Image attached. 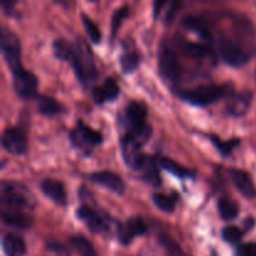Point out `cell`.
Segmentation results:
<instances>
[{
    "label": "cell",
    "instance_id": "15",
    "mask_svg": "<svg viewBox=\"0 0 256 256\" xmlns=\"http://www.w3.org/2000/svg\"><path fill=\"white\" fill-rule=\"evenodd\" d=\"M89 178L92 182L100 185V186L106 188V189L115 192V194L120 195L122 194L125 190L124 182H122V178H120L119 175L115 174V172L104 170V172H92V174L89 175Z\"/></svg>",
    "mask_w": 256,
    "mask_h": 256
},
{
    "label": "cell",
    "instance_id": "36",
    "mask_svg": "<svg viewBox=\"0 0 256 256\" xmlns=\"http://www.w3.org/2000/svg\"><path fill=\"white\" fill-rule=\"evenodd\" d=\"M236 256H256V242H246L238 248Z\"/></svg>",
    "mask_w": 256,
    "mask_h": 256
},
{
    "label": "cell",
    "instance_id": "26",
    "mask_svg": "<svg viewBox=\"0 0 256 256\" xmlns=\"http://www.w3.org/2000/svg\"><path fill=\"white\" fill-rule=\"evenodd\" d=\"M182 49L185 54L190 55L196 59H204V58L212 56V48L206 44H198V42H185L182 45Z\"/></svg>",
    "mask_w": 256,
    "mask_h": 256
},
{
    "label": "cell",
    "instance_id": "32",
    "mask_svg": "<svg viewBox=\"0 0 256 256\" xmlns=\"http://www.w3.org/2000/svg\"><path fill=\"white\" fill-rule=\"evenodd\" d=\"M209 139L212 140V142L214 144V146L219 150L220 154H222L224 156H228V155L232 154V150L235 149V146H238L240 142L238 139L230 140V142H224V140L219 139V138L215 136V135H210Z\"/></svg>",
    "mask_w": 256,
    "mask_h": 256
},
{
    "label": "cell",
    "instance_id": "25",
    "mask_svg": "<svg viewBox=\"0 0 256 256\" xmlns=\"http://www.w3.org/2000/svg\"><path fill=\"white\" fill-rule=\"evenodd\" d=\"M70 244L79 256H99L92 242L82 235H74L70 238Z\"/></svg>",
    "mask_w": 256,
    "mask_h": 256
},
{
    "label": "cell",
    "instance_id": "28",
    "mask_svg": "<svg viewBox=\"0 0 256 256\" xmlns=\"http://www.w3.org/2000/svg\"><path fill=\"white\" fill-rule=\"evenodd\" d=\"M152 202H154L155 206L162 212H172L175 205H176V198H174L172 195L162 194V192H155L152 194Z\"/></svg>",
    "mask_w": 256,
    "mask_h": 256
},
{
    "label": "cell",
    "instance_id": "11",
    "mask_svg": "<svg viewBox=\"0 0 256 256\" xmlns=\"http://www.w3.org/2000/svg\"><path fill=\"white\" fill-rule=\"evenodd\" d=\"M14 89L18 96L25 100H32L38 96V78L32 72L22 70L19 74L12 76Z\"/></svg>",
    "mask_w": 256,
    "mask_h": 256
},
{
    "label": "cell",
    "instance_id": "17",
    "mask_svg": "<svg viewBox=\"0 0 256 256\" xmlns=\"http://www.w3.org/2000/svg\"><path fill=\"white\" fill-rule=\"evenodd\" d=\"M119 85L112 78H106L102 85L94 88L92 90V98L96 104H104L106 102H112L119 96Z\"/></svg>",
    "mask_w": 256,
    "mask_h": 256
},
{
    "label": "cell",
    "instance_id": "22",
    "mask_svg": "<svg viewBox=\"0 0 256 256\" xmlns=\"http://www.w3.org/2000/svg\"><path fill=\"white\" fill-rule=\"evenodd\" d=\"M158 162H159V166L162 169L166 170L168 172L172 174L174 176L179 178V179H190V178L194 176L192 170L178 164L176 162H174L172 159H169V158H160Z\"/></svg>",
    "mask_w": 256,
    "mask_h": 256
},
{
    "label": "cell",
    "instance_id": "27",
    "mask_svg": "<svg viewBox=\"0 0 256 256\" xmlns=\"http://www.w3.org/2000/svg\"><path fill=\"white\" fill-rule=\"evenodd\" d=\"M218 210H219L222 219L226 220V222L234 220L239 214V206H238L236 202L232 199H228V198H222L218 202Z\"/></svg>",
    "mask_w": 256,
    "mask_h": 256
},
{
    "label": "cell",
    "instance_id": "24",
    "mask_svg": "<svg viewBox=\"0 0 256 256\" xmlns=\"http://www.w3.org/2000/svg\"><path fill=\"white\" fill-rule=\"evenodd\" d=\"M182 25L185 28H188L192 32H196L202 40L205 42H209L212 40V32H210V29L208 28V25L205 24L204 20L199 19V18L195 16H185L184 20H182Z\"/></svg>",
    "mask_w": 256,
    "mask_h": 256
},
{
    "label": "cell",
    "instance_id": "30",
    "mask_svg": "<svg viewBox=\"0 0 256 256\" xmlns=\"http://www.w3.org/2000/svg\"><path fill=\"white\" fill-rule=\"evenodd\" d=\"M80 18H82V25H84L85 32H86L89 39L92 40L94 44H98V42H100V40H102V32H100L98 25L95 24L94 22H92V19H90V18L86 16L85 14L80 15Z\"/></svg>",
    "mask_w": 256,
    "mask_h": 256
},
{
    "label": "cell",
    "instance_id": "23",
    "mask_svg": "<svg viewBox=\"0 0 256 256\" xmlns=\"http://www.w3.org/2000/svg\"><path fill=\"white\" fill-rule=\"evenodd\" d=\"M35 102L39 112L46 116H54V115L62 112V106L56 102L55 99L50 96H45V95H38L35 98Z\"/></svg>",
    "mask_w": 256,
    "mask_h": 256
},
{
    "label": "cell",
    "instance_id": "39",
    "mask_svg": "<svg viewBox=\"0 0 256 256\" xmlns=\"http://www.w3.org/2000/svg\"><path fill=\"white\" fill-rule=\"evenodd\" d=\"M165 2H154V18L158 16L159 12H162V8L164 6Z\"/></svg>",
    "mask_w": 256,
    "mask_h": 256
},
{
    "label": "cell",
    "instance_id": "29",
    "mask_svg": "<svg viewBox=\"0 0 256 256\" xmlns=\"http://www.w3.org/2000/svg\"><path fill=\"white\" fill-rule=\"evenodd\" d=\"M139 62L140 59L136 52H125L119 59L120 66H122V72H126V74L134 72L139 65Z\"/></svg>",
    "mask_w": 256,
    "mask_h": 256
},
{
    "label": "cell",
    "instance_id": "8",
    "mask_svg": "<svg viewBox=\"0 0 256 256\" xmlns=\"http://www.w3.org/2000/svg\"><path fill=\"white\" fill-rule=\"evenodd\" d=\"M70 140L78 149H90L102 144V135L82 122H78L76 126L70 132Z\"/></svg>",
    "mask_w": 256,
    "mask_h": 256
},
{
    "label": "cell",
    "instance_id": "5",
    "mask_svg": "<svg viewBox=\"0 0 256 256\" xmlns=\"http://www.w3.org/2000/svg\"><path fill=\"white\" fill-rule=\"evenodd\" d=\"M0 49H2V58H4L12 76L25 70L22 64L20 40L18 39L14 32L5 28H2L0 32Z\"/></svg>",
    "mask_w": 256,
    "mask_h": 256
},
{
    "label": "cell",
    "instance_id": "19",
    "mask_svg": "<svg viewBox=\"0 0 256 256\" xmlns=\"http://www.w3.org/2000/svg\"><path fill=\"white\" fill-rule=\"evenodd\" d=\"M159 162L155 160L152 156L145 155L142 156V162H140L139 166H138L136 172H142V179L148 182L152 185H159L160 184V175H159Z\"/></svg>",
    "mask_w": 256,
    "mask_h": 256
},
{
    "label": "cell",
    "instance_id": "31",
    "mask_svg": "<svg viewBox=\"0 0 256 256\" xmlns=\"http://www.w3.org/2000/svg\"><path fill=\"white\" fill-rule=\"evenodd\" d=\"M128 15H129V8H128L126 5L118 8V9L115 10L114 14H112V22H110V25H112V39H114L118 30L120 29L122 22L126 19Z\"/></svg>",
    "mask_w": 256,
    "mask_h": 256
},
{
    "label": "cell",
    "instance_id": "18",
    "mask_svg": "<svg viewBox=\"0 0 256 256\" xmlns=\"http://www.w3.org/2000/svg\"><path fill=\"white\" fill-rule=\"evenodd\" d=\"M40 190L50 200L59 205L66 204V192L64 185L55 179H45L40 182Z\"/></svg>",
    "mask_w": 256,
    "mask_h": 256
},
{
    "label": "cell",
    "instance_id": "21",
    "mask_svg": "<svg viewBox=\"0 0 256 256\" xmlns=\"http://www.w3.org/2000/svg\"><path fill=\"white\" fill-rule=\"evenodd\" d=\"M2 219L5 224L16 229H28L32 225V218L29 212H2Z\"/></svg>",
    "mask_w": 256,
    "mask_h": 256
},
{
    "label": "cell",
    "instance_id": "4",
    "mask_svg": "<svg viewBox=\"0 0 256 256\" xmlns=\"http://www.w3.org/2000/svg\"><path fill=\"white\" fill-rule=\"evenodd\" d=\"M232 94L230 84H204L188 89L180 94L182 99L195 106H206Z\"/></svg>",
    "mask_w": 256,
    "mask_h": 256
},
{
    "label": "cell",
    "instance_id": "6",
    "mask_svg": "<svg viewBox=\"0 0 256 256\" xmlns=\"http://www.w3.org/2000/svg\"><path fill=\"white\" fill-rule=\"evenodd\" d=\"M216 45L220 58L230 66H244L249 60V52L226 35H220L216 40Z\"/></svg>",
    "mask_w": 256,
    "mask_h": 256
},
{
    "label": "cell",
    "instance_id": "33",
    "mask_svg": "<svg viewBox=\"0 0 256 256\" xmlns=\"http://www.w3.org/2000/svg\"><path fill=\"white\" fill-rule=\"evenodd\" d=\"M222 239L226 242L230 244H236L244 236V232H242L240 228L234 226V225H229V226H225L222 232Z\"/></svg>",
    "mask_w": 256,
    "mask_h": 256
},
{
    "label": "cell",
    "instance_id": "3",
    "mask_svg": "<svg viewBox=\"0 0 256 256\" xmlns=\"http://www.w3.org/2000/svg\"><path fill=\"white\" fill-rule=\"evenodd\" d=\"M146 106L142 102H132L128 104L124 114L126 134L144 145L152 136V126L146 122Z\"/></svg>",
    "mask_w": 256,
    "mask_h": 256
},
{
    "label": "cell",
    "instance_id": "37",
    "mask_svg": "<svg viewBox=\"0 0 256 256\" xmlns=\"http://www.w3.org/2000/svg\"><path fill=\"white\" fill-rule=\"evenodd\" d=\"M180 6H182V2H172V4H170V9L168 10V12H166V16H165V22H172V20L174 19L175 14H176L178 9H179Z\"/></svg>",
    "mask_w": 256,
    "mask_h": 256
},
{
    "label": "cell",
    "instance_id": "34",
    "mask_svg": "<svg viewBox=\"0 0 256 256\" xmlns=\"http://www.w3.org/2000/svg\"><path fill=\"white\" fill-rule=\"evenodd\" d=\"M159 242H162V246L170 252V255L172 256H180L182 255V250L179 249V246L176 245V242L166 234H160L159 235Z\"/></svg>",
    "mask_w": 256,
    "mask_h": 256
},
{
    "label": "cell",
    "instance_id": "1",
    "mask_svg": "<svg viewBox=\"0 0 256 256\" xmlns=\"http://www.w3.org/2000/svg\"><path fill=\"white\" fill-rule=\"evenodd\" d=\"M52 50L58 59L65 60L72 65L75 75L84 86L92 84L98 78L94 58L84 39L79 38L75 42L56 39L52 44Z\"/></svg>",
    "mask_w": 256,
    "mask_h": 256
},
{
    "label": "cell",
    "instance_id": "14",
    "mask_svg": "<svg viewBox=\"0 0 256 256\" xmlns=\"http://www.w3.org/2000/svg\"><path fill=\"white\" fill-rule=\"evenodd\" d=\"M229 176L232 184L236 188L238 192L246 199L256 198V186L252 182V176L246 172L240 169H232L229 172Z\"/></svg>",
    "mask_w": 256,
    "mask_h": 256
},
{
    "label": "cell",
    "instance_id": "9",
    "mask_svg": "<svg viewBox=\"0 0 256 256\" xmlns=\"http://www.w3.org/2000/svg\"><path fill=\"white\" fill-rule=\"evenodd\" d=\"M2 145L10 154L22 155L28 150V136L22 128H6L2 132Z\"/></svg>",
    "mask_w": 256,
    "mask_h": 256
},
{
    "label": "cell",
    "instance_id": "12",
    "mask_svg": "<svg viewBox=\"0 0 256 256\" xmlns=\"http://www.w3.org/2000/svg\"><path fill=\"white\" fill-rule=\"evenodd\" d=\"M142 145L139 142H136L134 138L128 134L122 135V139H120L122 159H124L125 164L134 172H136L138 166H139L140 162L144 156V154L142 152Z\"/></svg>",
    "mask_w": 256,
    "mask_h": 256
},
{
    "label": "cell",
    "instance_id": "16",
    "mask_svg": "<svg viewBox=\"0 0 256 256\" xmlns=\"http://www.w3.org/2000/svg\"><path fill=\"white\" fill-rule=\"evenodd\" d=\"M252 94L250 92H232L226 102V112L232 116H242L252 105Z\"/></svg>",
    "mask_w": 256,
    "mask_h": 256
},
{
    "label": "cell",
    "instance_id": "2",
    "mask_svg": "<svg viewBox=\"0 0 256 256\" xmlns=\"http://www.w3.org/2000/svg\"><path fill=\"white\" fill-rule=\"evenodd\" d=\"M0 202L2 212H32L35 198L25 185L18 182L2 180L0 184Z\"/></svg>",
    "mask_w": 256,
    "mask_h": 256
},
{
    "label": "cell",
    "instance_id": "35",
    "mask_svg": "<svg viewBox=\"0 0 256 256\" xmlns=\"http://www.w3.org/2000/svg\"><path fill=\"white\" fill-rule=\"evenodd\" d=\"M46 250L54 256H70L69 250L62 244L56 242H49L46 244Z\"/></svg>",
    "mask_w": 256,
    "mask_h": 256
},
{
    "label": "cell",
    "instance_id": "10",
    "mask_svg": "<svg viewBox=\"0 0 256 256\" xmlns=\"http://www.w3.org/2000/svg\"><path fill=\"white\" fill-rule=\"evenodd\" d=\"M76 216L86 225L90 232L95 234H102L109 230V222L106 218L89 205H82L78 208Z\"/></svg>",
    "mask_w": 256,
    "mask_h": 256
},
{
    "label": "cell",
    "instance_id": "7",
    "mask_svg": "<svg viewBox=\"0 0 256 256\" xmlns=\"http://www.w3.org/2000/svg\"><path fill=\"white\" fill-rule=\"evenodd\" d=\"M159 72L170 85L179 82L180 62L176 52L168 45L162 44L159 49Z\"/></svg>",
    "mask_w": 256,
    "mask_h": 256
},
{
    "label": "cell",
    "instance_id": "38",
    "mask_svg": "<svg viewBox=\"0 0 256 256\" xmlns=\"http://www.w3.org/2000/svg\"><path fill=\"white\" fill-rule=\"evenodd\" d=\"M15 2H4L2 4V12H5V14L6 15H12V12H14V10H15Z\"/></svg>",
    "mask_w": 256,
    "mask_h": 256
},
{
    "label": "cell",
    "instance_id": "13",
    "mask_svg": "<svg viewBox=\"0 0 256 256\" xmlns=\"http://www.w3.org/2000/svg\"><path fill=\"white\" fill-rule=\"evenodd\" d=\"M146 232L148 226L144 220L134 216L128 219L122 224H119L116 229V236L122 245H129L135 238L144 235Z\"/></svg>",
    "mask_w": 256,
    "mask_h": 256
},
{
    "label": "cell",
    "instance_id": "20",
    "mask_svg": "<svg viewBox=\"0 0 256 256\" xmlns=\"http://www.w3.org/2000/svg\"><path fill=\"white\" fill-rule=\"evenodd\" d=\"M2 246L6 256H24L26 252L24 240L12 234H6L2 236Z\"/></svg>",
    "mask_w": 256,
    "mask_h": 256
}]
</instances>
